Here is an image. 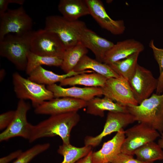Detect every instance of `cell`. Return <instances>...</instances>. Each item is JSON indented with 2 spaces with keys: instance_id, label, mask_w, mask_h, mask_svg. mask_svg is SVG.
<instances>
[{
  "instance_id": "cell-2",
  "label": "cell",
  "mask_w": 163,
  "mask_h": 163,
  "mask_svg": "<svg viewBox=\"0 0 163 163\" xmlns=\"http://www.w3.org/2000/svg\"><path fill=\"white\" fill-rule=\"evenodd\" d=\"M135 121L145 123L161 134L163 132V93L153 94L137 105L126 106Z\"/></svg>"
},
{
  "instance_id": "cell-31",
  "label": "cell",
  "mask_w": 163,
  "mask_h": 163,
  "mask_svg": "<svg viewBox=\"0 0 163 163\" xmlns=\"http://www.w3.org/2000/svg\"><path fill=\"white\" fill-rule=\"evenodd\" d=\"M110 163H151L141 161L135 159L133 155L121 152Z\"/></svg>"
},
{
  "instance_id": "cell-9",
  "label": "cell",
  "mask_w": 163,
  "mask_h": 163,
  "mask_svg": "<svg viewBox=\"0 0 163 163\" xmlns=\"http://www.w3.org/2000/svg\"><path fill=\"white\" fill-rule=\"evenodd\" d=\"M128 81L138 104L151 96L156 90L158 83V79L150 70L138 64Z\"/></svg>"
},
{
  "instance_id": "cell-7",
  "label": "cell",
  "mask_w": 163,
  "mask_h": 163,
  "mask_svg": "<svg viewBox=\"0 0 163 163\" xmlns=\"http://www.w3.org/2000/svg\"><path fill=\"white\" fill-rule=\"evenodd\" d=\"M33 20L22 6L14 9H8L0 16V40L7 35L13 33L25 35L31 31Z\"/></svg>"
},
{
  "instance_id": "cell-15",
  "label": "cell",
  "mask_w": 163,
  "mask_h": 163,
  "mask_svg": "<svg viewBox=\"0 0 163 163\" xmlns=\"http://www.w3.org/2000/svg\"><path fill=\"white\" fill-rule=\"evenodd\" d=\"M80 41L93 53L95 59L101 62H103L106 54L114 45L87 27L81 31Z\"/></svg>"
},
{
  "instance_id": "cell-39",
  "label": "cell",
  "mask_w": 163,
  "mask_h": 163,
  "mask_svg": "<svg viewBox=\"0 0 163 163\" xmlns=\"http://www.w3.org/2000/svg\"><path fill=\"white\" fill-rule=\"evenodd\" d=\"M161 138L163 139V132L161 133Z\"/></svg>"
},
{
  "instance_id": "cell-26",
  "label": "cell",
  "mask_w": 163,
  "mask_h": 163,
  "mask_svg": "<svg viewBox=\"0 0 163 163\" xmlns=\"http://www.w3.org/2000/svg\"><path fill=\"white\" fill-rule=\"evenodd\" d=\"M140 53H135L109 65L119 76L128 81L134 72Z\"/></svg>"
},
{
  "instance_id": "cell-14",
  "label": "cell",
  "mask_w": 163,
  "mask_h": 163,
  "mask_svg": "<svg viewBox=\"0 0 163 163\" xmlns=\"http://www.w3.org/2000/svg\"><path fill=\"white\" fill-rule=\"evenodd\" d=\"M90 15L103 29L115 35L122 34L126 27L123 20H114L108 14L103 3L100 0H86Z\"/></svg>"
},
{
  "instance_id": "cell-8",
  "label": "cell",
  "mask_w": 163,
  "mask_h": 163,
  "mask_svg": "<svg viewBox=\"0 0 163 163\" xmlns=\"http://www.w3.org/2000/svg\"><path fill=\"white\" fill-rule=\"evenodd\" d=\"M125 138L121 152L133 155L138 148L160 136L158 132L145 123H139L124 131Z\"/></svg>"
},
{
  "instance_id": "cell-38",
  "label": "cell",
  "mask_w": 163,
  "mask_h": 163,
  "mask_svg": "<svg viewBox=\"0 0 163 163\" xmlns=\"http://www.w3.org/2000/svg\"><path fill=\"white\" fill-rule=\"evenodd\" d=\"M158 144L163 151V139L161 138L158 140Z\"/></svg>"
},
{
  "instance_id": "cell-24",
  "label": "cell",
  "mask_w": 163,
  "mask_h": 163,
  "mask_svg": "<svg viewBox=\"0 0 163 163\" xmlns=\"http://www.w3.org/2000/svg\"><path fill=\"white\" fill-rule=\"evenodd\" d=\"M88 52V49L79 41L73 46L66 49L61 68L66 73L73 70L81 59Z\"/></svg>"
},
{
  "instance_id": "cell-16",
  "label": "cell",
  "mask_w": 163,
  "mask_h": 163,
  "mask_svg": "<svg viewBox=\"0 0 163 163\" xmlns=\"http://www.w3.org/2000/svg\"><path fill=\"white\" fill-rule=\"evenodd\" d=\"M144 48L141 42L134 39L118 42L107 52L103 63L109 65L125 59L135 53H140Z\"/></svg>"
},
{
  "instance_id": "cell-28",
  "label": "cell",
  "mask_w": 163,
  "mask_h": 163,
  "mask_svg": "<svg viewBox=\"0 0 163 163\" xmlns=\"http://www.w3.org/2000/svg\"><path fill=\"white\" fill-rule=\"evenodd\" d=\"M62 58L38 55L30 51L27 56V62L26 69L28 75L37 67L42 65L61 66Z\"/></svg>"
},
{
  "instance_id": "cell-29",
  "label": "cell",
  "mask_w": 163,
  "mask_h": 163,
  "mask_svg": "<svg viewBox=\"0 0 163 163\" xmlns=\"http://www.w3.org/2000/svg\"><path fill=\"white\" fill-rule=\"evenodd\" d=\"M50 146L48 143L37 144L22 152L13 163H28L35 156L49 149Z\"/></svg>"
},
{
  "instance_id": "cell-37",
  "label": "cell",
  "mask_w": 163,
  "mask_h": 163,
  "mask_svg": "<svg viewBox=\"0 0 163 163\" xmlns=\"http://www.w3.org/2000/svg\"><path fill=\"white\" fill-rule=\"evenodd\" d=\"M0 80H2L5 75V71L4 69H2L0 70Z\"/></svg>"
},
{
  "instance_id": "cell-12",
  "label": "cell",
  "mask_w": 163,
  "mask_h": 163,
  "mask_svg": "<svg viewBox=\"0 0 163 163\" xmlns=\"http://www.w3.org/2000/svg\"><path fill=\"white\" fill-rule=\"evenodd\" d=\"M136 121L134 117L129 113L108 112L102 132L95 136H88L84 139L85 145L94 147L98 145L104 137Z\"/></svg>"
},
{
  "instance_id": "cell-33",
  "label": "cell",
  "mask_w": 163,
  "mask_h": 163,
  "mask_svg": "<svg viewBox=\"0 0 163 163\" xmlns=\"http://www.w3.org/2000/svg\"><path fill=\"white\" fill-rule=\"evenodd\" d=\"M22 152L21 150H17L6 156L0 158V163H7L15 158H17Z\"/></svg>"
},
{
  "instance_id": "cell-4",
  "label": "cell",
  "mask_w": 163,
  "mask_h": 163,
  "mask_svg": "<svg viewBox=\"0 0 163 163\" xmlns=\"http://www.w3.org/2000/svg\"><path fill=\"white\" fill-rule=\"evenodd\" d=\"M86 27L83 21L78 20L70 21L62 16L52 15L46 17L44 29L56 34L66 49L73 46L80 41L81 33Z\"/></svg>"
},
{
  "instance_id": "cell-5",
  "label": "cell",
  "mask_w": 163,
  "mask_h": 163,
  "mask_svg": "<svg viewBox=\"0 0 163 163\" xmlns=\"http://www.w3.org/2000/svg\"><path fill=\"white\" fill-rule=\"evenodd\" d=\"M28 37L31 52L38 55L62 59L66 48L55 33L44 28L31 31Z\"/></svg>"
},
{
  "instance_id": "cell-10",
  "label": "cell",
  "mask_w": 163,
  "mask_h": 163,
  "mask_svg": "<svg viewBox=\"0 0 163 163\" xmlns=\"http://www.w3.org/2000/svg\"><path fill=\"white\" fill-rule=\"evenodd\" d=\"M30 108L28 103L24 100H19L12 120L0 134V142L17 136L29 139L33 125L28 122L27 114Z\"/></svg>"
},
{
  "instance_id": "cell-17",
  "label": "cell",
  "mask_w": 163,
  "mask_h": 163,
  "mask_svg": "<svg viewBox=\"0 0 163 163\" xmlns=\"http://www.w3.org/2000/svg\"><path fill=\"white\" fill-rule=\"evenodd\" d=\"M124 131L117 132L111 139L104 142L99 150L93 152L92 163H110L121 153V148L125 138Z\"/></svg>"
},
{
  "instance_id": "cell-3",
  "label": "cell",
  "mask_w": 163,
  "mask_h": 163,
  "mask_svg": "<svg viewBox=\"0 0 163 163\" xmlns=\"http://www.w3.org/2000/svg\"><path fill=\"white\" fill-rule=\"evenodd\" d=\"M29 33L23 36L9 34L0 40V56L8 59L20 70H26L27 66V56L30 51Z\"/></svg>"
},
{
  "instance_id": "cell-32",
  "label": "cell",
  "mask_w": 163,
  "mask_h": 163,
  "mask_svg": "<svg viewBox=\"0 0 163 163\" xmlns=\"http://www.w3.org/2000/svg\"><path fill=\"white\" fill-rule=\"evenodd\" d=\"M15 110H10L0 115V129L6 128L12 120L14 116Z\"/></svg>"
},
{
  "instance_id": "cell-20",
  "label": "cell",
  "mask_w": 163,
  "mask_h": 163,
  "mask_svg": "<svg viewBox=\"0 0 163 163\" xmlns=\"http://www.w3.org/2000/svg\"><path fill=\"white\" fill-rule=\"evenodd\" d=\"M92 70H86L81 72L72 70L62 75H59L39 66L34 70L28 78L31 81L39 84L51 85L57 82H60L65 78L72 76L85 73L93 72Z\"/></svg>"
},
{
  "instance_id": "cell-34",
  "label": "cell",
  "mask_w": 163,
  "mask_h": 163,
  "mask_svg": "<svg viewBox=\"0 0 163 163\" xmlns=\"http://www.w3.org/2000/svg\"><path fill=\"white\" fill-rule=\"evenodd\" d=\"M10 4L9 0H0V16L8 10V6Z\"/></svg>"
},
{
  "instance_id": "cell-18",
  "label": "cell",
  "mask_w": 163,
  "mask_h": 163,
  "mask_svg": "<svg viewBox=\"0 0 163 163\" xmlns=\"http://www.w3.org/2000/svg\"><path fill=\"white\" fill-rule=\"evenodd\" d=\"M46 87L53 93L54 98L68 97L88 101L96 96L102 95L100 87L80 88L73 86L64 88L55 84Z\"/></svg>"
},
{
  "instance_id": "cell-1",
  "label": "cell",
  "mask_w": 163,
  "mask_h": 163,
  "mask_svg": "<svg viewBox=\"0 0 163 163\" xmlns=\"http://www.w3.org/2000/svg\"><path fill=\"white\" fill-rule=\"evenodd\" d=\"M80 120L77 111L51 115L37 124L33 125L29 142L31 143L44 137L59 136L63 144H69L71 130Z\"/></svg>"
},
{
  "instance_id": "cell-22",
  "label": "cell",
  "mask_w": 163,
  "mask_h": 163,
  "mask_svg": "<svg viewBox=\"0 0 163 163\" xmlns=\"http://www.w3.org/2000/svg\"><path fill=\"white\" fill-rule=\"evenodd\" d=\"M107 79L96 72L85 73L65 78L59 82V85L62 87L80 85L88 87H101L104 85Z\"/></svg>"
},
{
  "instance_id": "cell-21",
  "label": "cell",
  "mask_w": 163,
  "mask_h": 163,
  "mask_svg": "<svg viewBox=\"0 0 163 163\" xmlns=\"http://www.w3.org/2000/svg\"><path fill=\"white\" fill-rule=\"evenodd\" d=\"M58 8L62 16L70 21L78 20L81 17L90 14L86 0H61Z\"/></svg>"
},
{
  "instance_id": "cell-35",
  "label": "cell",
  "mask_w": 163,
  "mask_h": 163,
  "mask_svg": "<svg viewBox=\"0 0 163 163\" xmlns=\"http://www.w3.org/2000/svg\"><path fill=\"white\" fill-rule=\"evenodd\" d=\"M92 153L93 152L91 150L86 156L81 158L75 163H92Z\"/></svg>"
},
{
  "instance_id": "cell-11",
  "label": "cell",
  "mask_w": 163,
  "mask_h": 163,
  "mask_svg": "<svg viewBox=\"0 0 163 163\" xmlns=\"http://www.w3.org/2000/svg\"><path fill=\"white\" fill-rule=\"evenodd\" d=\"M101 88L102 95L113 101L126 106L138 105L128 81L122 77L108 78Z\"/></svg>"
},
{
  "instance_id": "cell-27",
  "label": "cell",
  "mask_w": 163,
  "mask_h": 163,
  "mask_svg": "<svg viewBox=\"0 0 163 163\" xmlns=\"http://www.w3.org/2000/svg\"><path fill=\"white\" fill-rule=\"evenodd\" d=\"M137 159L142 161L153 163L157 160H163V151L158 145L153 142L147 143L135 152Z\"/></svg>"
},
{
  "instance_id": "cell-30",
  "label": "cell",
  "mask_w": 163,
  "mask_h": 163,
  "mask_svg": "<svg viewBox=\"0 0 163 163\" xmlns=\"http://www.w3.org/2000/svg\"><path fill=\"white\" fill-rule=\"evenodd\" d=\"M149 46L152 50L154 57L159 66V75L156 93L160 94L163 93V49L156 47L153 40L149 42Z\"/></svg>"
},
{
  "instance_id": "cell-25",
  "label": "cell",
  "mask_w": 163,
  "mask_h": 163,
  "mask_svg": "<svg viewBox=\"0 0 163 163\" xmlns=\"http://www.w3.org/2000/svg\"><path fill=\"white\" fill-rule=\"evenodd\" d=\"M92 147L85 145L77 147L70 143L62 144L59 146L57 152L63 157L60 163H75L78 160L86 156L91 151Z\"/></svg>"
},
{
  "instance_id": "cell-40",
  "label": "cell",
  "mask_w": 163,
  "mask_h": 163,
  "mask_svg": "<svg viewBox=\"0 0 163 163\" xmlns=\"http://www.w3.org/2000/svg\"><path fill=\"white\" fill-rule=\"evenodd\" d=\"M110 163L108 162V163Z\"/></svg>"
},
{
  "instance_id": "cell-19",
  "label": "cell",
  "mask_w": 163,
  "mask_h": 163,
  "mask_svg": "<svg viewBox=\"0 0 163 163\" xmlns=\"http://www.w3.org/2000/svg\"><path fill=\"white\" fill-rule=\"evenodd\" d=\"M86 113L88 114L103 117L105 111L109 112L129 113L126 106L114 102L104 97H94L87 101Z\"/></svg>"
},
{
  "instance_id": "cell-23",
  "label": "cell",
  "mask_w": 163,
  "mask_h": 163,
  "mask_svg": "<svg viewBox=\"0 0 163 163\" xmlns=\"http://www.w3.org/2000/svg\"><path fill=\"white\" fill-rule=\"evenodd\" d=\"M88 69L92 70L93 72L107 78L120 77L108 65L99 62L86 55L82 57L73 70L81 72Z\"/></svg>"
},
{
  "instance_id": "cell-36",
  "label": "cell",
  "mask_w": 163,
  "mask_h": 163,
  "mask_svg": "<svg viewBox=\"0 0 163 163\" xmlns=\"http://www.w3.org/2000/svg\"><path fill=\"white\" fill-rule=\"evenodd\" d=\"M10 4H15L19 5H23L25 2L24 0H9Z\"/></svg>"
},
{
  "instance_id": "cell-6",
  "label": "cell",
  "mask_w": 163,
  "mask_h": 163,
  "mask_svg": "<svg viewBox=\"0 0 163 163\" xmlns=\"http://www.w3.org/2000/svg\"><path fill=\"white\" fill-rule=\"evenodd\" d=\"M12 82L17 97L19 100H30L35 108L44 102L54 98L53 93L45 85L25 78L18 72L13 74Z\"/></svg>"
},
{
  "instance_id": "cell-13",
  "label": "cell",
  "mask_w": 163,
  "mask_h": 163,
  "mask_svg": "<svg viewBox=\"0 0 163 163\" xmlns=\"http://www.w3.org/2000/svg\"><path fill=\"white\" fill-rule=\"evenodd\" d=\"M87 101L68 97L54 98L43 102L35 108L34 112L38 114L50 115L78 111L86 107Z\"/></svg>"
}]
</instances>
